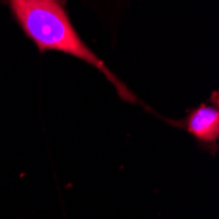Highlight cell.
I'll use <instances>...</instances> for the list:
<instances>
[{"label": "cell", "instance_id": "2", "mask_svg": "<svg viewBox=\"0 0 219 219\" xmlns=\"http://www.w3.org/2000/svg\"><path fill=\"white\" fill-rule=\"evenodd\" d=\"M176 127L184 129L193 138L207 146H217L219 139V100L218 92L212 93L207 104H199L188 110L183 120H165Z\"/></svg>", "mask_w": 219, "mask_h": 219}, {"label": "cell", "instance_id": "1", "mask_svg": "<svg viewBox=\"0 0 219 219\" xmlns=\"http://www.w3.org/2000/svg\"><path fill=\"white\" fill-rule=\"evenodd\" d=\"M11 11L24 33L40 51H60L92 64L108 79L121 100L142 104L108 66L81 41L68 18L64 0H8Z\"/></svg>", "mask_w": 219, "mask_h": 219}]
</instances>
